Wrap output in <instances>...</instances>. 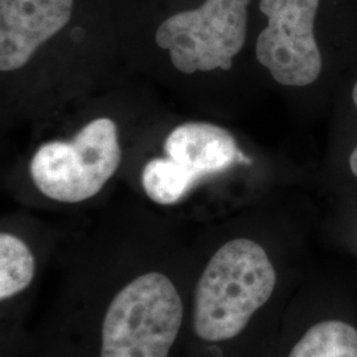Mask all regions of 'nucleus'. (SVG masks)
<instances>
[{
  "label": "nucleus",
  "mask_w": 357,
  "mask_h": 357,
  "mask_svg": "<svg viewBox=\"0 0 357 357\" xmlns=\"http://www.w3.org/2000/svg\"><path fill=\"white\" fill-rule=\"evenodd\" d=\"M275 286V268L261 245L248 238L224 243L209 259L195 289V336L211 344L237 337L268 303Z\"/></svg>",
  "instance_id": "obj_1"
},
{
  "label": "nucleus",
  "mask_w": 357,
  "mask_h": 357,
  "mask_svg": "<svg viewBox=\"0 0 357 357\" xmlns=\"http://www.w3.org/2000/svg\"><path fill=\"white\" fill-rule=\"evenodd\" d=\"M184 303L166 274L150 271L123 286L105 311L100 357H169Z\"/></svg>",
  "instance_id": "obj_2"
},
{
  "label": "nucleus",
  "mask_w": 357,
  "mask_h": 357,
  "mask_svg": "<svg viewBox=\"0 0 357 357\" xmlns=\"http://www.w3.org/2000/svg\"><path fill=\"white\" fill-rule=\"evenodd\" d=\"M118 128L98 118L69 142H51L38 149L29 172L38 191L60 203L76 204L94 197L121 165Z\"/></svg>",
  "instance_id": "obj_3"
},
{
  "label": "nucleus",
  "mask_w": 357,
  "mask_h": 357,
  "mask_svg": "<svg viewBox=\"0 0 357 357\" xmlns=\"http://www.w3.org/2000/svg\"><path fill=\"white\" fill-rule=\"evenodd\" d=\"M252 0H205L202 7L175 13L156 31V44L169 52L178 72L229 70L245 45Z\"/></svg>",
  "instance_id": "obj_4"
},
{
  "label": "nucleus",
  "mask_w": 357,
  "mask_h": 357,
  "mask_svg": "<svg viewBox=\"0 0 357 357\" xmlns=\"http://www.w3.org/2000/svg\"><path fill=\"white\" fill-rule=\"evenodd\" d=\"M324 0H259L268 24L259 32L255 54L277 82L307 86L323 66L317 41V22Z\"/></svg>",
  "instance_id": "obj_5"
},
{
  "label": "nucleus",
  "mask_w": 357,
  "mask_h": 357,
  "mask_svg": "<svg viewBox=\"0 0 357 357\" xmlns=\"http://www.w3.org/2000/svg\"><path fill=\"white\" fill-rule=\"evenodd\" d=\"M75 0H0V70L23 68L72 17Z\"/></svg>",
  "instance_id": "obj_6"
},
{
  "label": "nucleus",
  "mask_w": 357,
  "mask_h": 357,
  "mask_svg": "<svg viewBox=\"0 0 357 357\" xmlns=\"http://www.w3.org/2000/svg\"><path fill=\"white\" fill-rule=\"evenodd\" d=\"M167 155L200 180L234 163H250L228 130L212 123L190 122L175 128L165 142Z\"/></svg>",
  "instance_id": "obj_7"
},
{
  "label": "nucleus",
  "mask_w": 357,
  "mask_h": 357,
  "mask_svg": "<svg viewBox=\"0 0 357 357\" xmlns=\"http://www.w3.org/2000/svg\"><path fill=\"white\" fill-rule=\"evenodd\" d=\"M289 357H357V330L342 320L320 321L298 340Z\"/></svg>",
  "instance_id": "obj_8"
},
{
  "label": "nucleus",
  "mask_w": 357,
  "mask_h": 357,
  "mask_svg": "<svg viewBox=\"0 0 357 357\" xmlns=\"http://www.w3.org/2000/svg\"><path fill=\"white\" fill-rule=\"evenodd\" d=\"M199 180L174 159L156 158L142 172V185L150 200L159 205L178 203Z\"/></svg>",
  "instance_id": "obj_9"
},
{
  "label": "nucleus",
  "mask_w": 357,
  "mask_h": 357,
  "mask_svg": "<svg viewBox=\"0 0 357 357\" xmlns=\"http://www.w3.org/2000/svg\"><path fill=\"white\" fill-rule=\"evenodd\" d=\"M36 275V259L29 246L11 233L0 234V301L23 293Z\"/></svg>",
  "instance_id": "obj_10"
},
{
  "label": "nucleus",
  "mask_w": 357,
  "mask_h": 357,
  "mask_svg": "<svg viewBox=\"0 0 357 357\" xmlns=\"http://www.w3.org/2000/svg\"><path fill=\"white\" fill-rule=\"evenodd\" d=\"M352 97H354V102L357 106V84L355 85V88H354ZM349 167H351L352 174L357 178V147L354 150V153H351V156H349Z\"/></svg>",
  "instance_id": "obj_11"
}]
</instances>
